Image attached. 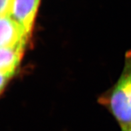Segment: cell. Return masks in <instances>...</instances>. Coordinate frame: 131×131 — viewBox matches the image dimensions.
Segmentation results:
<instances>
[{
  "instance_id": "6da1fadb",
  "label": "cell",
  "mask_w": 131,
  "mask_h": 131,
  "mask_svg": "<svg viewBox=\"0 0 131 131\" xmlns=\"http://www.w3.org/2000/svg\"><path fill=\"white\" fill-rule=\"evenodd\" d=\"M29 35L9 16L0 17V47H25Z\"/></svg>"
},
{
  "instance_id": "5b68a950",
  "label": "cell",
  "mask_w": 131,
  "mask_h": 131,
  "mask_svg": "<svg viewBox=\"0 0 131 131\" xmlns=\"http://www.w3.org/2000/svg\"><path fill=\"white\" fill-rule=\"evenodd\" d=\"M13 0H0V17L9 16Z\"/></svg>"
},
{
  "instance_id": "3957f363",
  "label": "cell",
  "mask_w": 131,
  "mask_h": 131,
  "mask_svg": "<svg viewBox=\"0 0 131 131\" xmlns=\"http://www.w3.org/2000/svg\"><path fill=\"white\" fill-rule=\"evenodd\" d=\"M25 47H0V73L12 77L19 65Z\"/></svg>"
},
{
  "instance_id": "277c9868",
  "label": "cell",
  "mask_w": 131,
  "mask_h": 131,
  "mask_svg": "<svg viewBox=\"0 0 131 131\" xmlns=\"http://www.w3.org/2000/svg\"><path fill=\"white\" fill-rule=\"evenodd\" d=\"M117 85L121 89L125 99L131 108V57L129 61H126L124 72Z\"/></svg>"
},
{
  "instance_id": "52a82bcc",
  "label": "cell",
  "mask_w": 131,
  "mask_h": 131,
  "mask_svg": "<svg viewBox=\"0 0 131 131\" xmlns=\"http://www.w3.org/2000/svg\"><path fill=\"white\" fill-rule=\"evenodd\" d=\"M122 128H123V131H131V126H125Z\"/></svg>"
},
{
  "instance_id": "8992f818",
  "label": "cell",
  "mask_w": 131,
  "mask_h": 131,
  "mask_svg": "<svg viewBox=\"0 0 131 131\" xmlns=\"http://www.w3.org/2000/svg\"><path fill=\"white\" fill-rule=\"evenodd\" d=\"M9 79V77L5 76V75L0 73V94L2 93L3 89L5 88L7 80Z\"/></svg>"
},
{
  "instance_id": "7a4b0ae2",
  "label": "cell",
  "mask_w": 131,
  "mask_h": 131,
  "mask_svg": "<svg viewBox=\"0 0 131 131\" xmlns=\"http://www.w3.org/2000/svg\"><path fill=\"white\" fill-rule=\"evenodd\" d=\"M40 0H13L9 17L30 35L32 31Z\"/></svg>"
}]
</instances>
